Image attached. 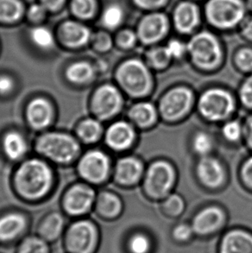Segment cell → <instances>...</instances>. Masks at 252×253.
Here are the masks:
<instances>
[{"instance_id": "7", "label": "cell", "mask_w": 252, "mask_h": 253, "mask_svg": "<svg viewBox=\"0 0 252 253\" xmlns=\"http://www.w3.org/2000/svg\"><path fill=\"white\" fill-rule=\"evenodd\" d=\"M199 106L207 119L219 120L226 118L232 112L233 101L228 92L220 89H211L201 96Z\"/></svg>"}, {"instance_id": "39", "label": "cell", "mask_w": 252, "mask_h": 253, "mask_svg": "<svg viewBox=\"0 0 252 253\" xmlns=\"http://www.w3.org/2000/svg\"><path fill=\"white\" fill-rule=\"evenodd\" d=\"M193 233H194V230L192 227L188 225L181 224L174 228L173 231V236L174 240H177L179 242H186L190 240Z\"/></svg>"}, {"instance_id": "41", "label": "cell", "mask_w": 252, "mask_h": 253, "mask_svg": "<svg viewBox=\"0 0 252 253\" xmlns=\"http://www.w3.org/2000/svg\"><path fill=\"white\" fill-rule=\"evenodd\" d=\"M93 43L98 50L106 51L111 48L112 40H111L109 35L101 32V33H98L96 35Z\"/></svg>"}, {"instance_id": "24", "label": "cell", "mask_w": 252, "mask_h": 253, "mask_svg": "<svg viewBox=\"0 0 252 253\" xmlns=\"http://www.w3.org/2000/svg\"><path fill=\"white\" fill-rule=\"evenodd\" d=\"M96 208L100 215L107 219H113L120 214L121 202L117 196L110 193H102L97 200Z\"/></svg>"}, {"instance_id": "21", "label": "cell", "mask_w": 252, "mask_h": 253, "mask_svg": "<svg viewBox=\"0 0 252 253\" xmlns=\"http://www.w3.org/2000/svg\"><path fill=\"white\" fill-rule=\"evenodd\" d=\"M198 174L201 181L209 187H217L224 179L221 165L213 158H205L198 165Z\"/></svg>"}, {"instance_id": "5", "label": "cell", "mask_w": 252, "mask_h": 253, "mask_svg": "<svg viewBox=\"0 0 252 253\" xmlns=\"http://www.w3.org/2000/svg\"><path fill=\"white\" fill-rule=\"evenodd\" d=\"M244 14L241 0H210L207 5L208 20L217 27H233L242 20Z\"/></svg>"}, {"instance_id": "30", "label": "cell", "mask_w": 252, "mask_h": 253, "mask_svg": "<svg viewBox=\"0 0 252 253\" xmlns=\"http://www.w3.org/2000/svg\"><path fill=\"white\" fill-rule=\"evenodd\" d=\"M101 130V126L98 121L86 120L78 127V135L85 143H93L99 139Z\"/></svg>"}, {"instance_id": "16", "label": "cell", "mask_w": 252, "mask_h": 253, "mask_svg": "<svg viewBox=\"0 0 252 253\" xmlns=\"http://www.w3.org/2000/svg\"><path fill=\"white\" fill-rule=\"evenodd\" d=\"M220 253H252V234L242 230L226 233L220 244Z\"/></svg>"}, {"instance_id": "22", "label": "cell", "mask_w": 252, "mask_h": 253, "mask_svg": "<svg viewBox=\"0 0 252 253\" xmlns=\"http://www.w3.org/2000/svg\"><path fill=\"white\" fill-rule=\"evenodd\" d=\"M174 24L179 31L188 33L197 25L199 13L197 7L191 3H181L174 11Z\"/></svg>"}, {"instance_id": "47", "label": "cell", "mask_w": 252, "mask_h": 253, "mask_svg": "<svg viewBox=\"0 0 252 253\" xmlns=\"http://www.w3.org/2000/svg\"><path fill=\"white\" fill-rule=\"evenodd\" d=\"M12 87H13L12 80L6 76L0 77V93L1 94L10 92Z\"/></svg>"}, {"instance_id": "31", "label": "cell", "mask_w": 252, "mask_h": 253, "mask_svg": "<svg viewBox=\"0 0 252 253\" xmlns=\"http://www.w3.org/2000/svg\"><path fill=\"white\" fill-rule=\"evenodd\" d=\"M31 40L35 44L41 48H51L54 45V38L50 31L43 27H38L31 31Z\"/></svg>"}, {"instance_id": "36", "label": "cell", "mask_w": 252, "mask_h": 253, "mask_svg": "<svg viewBox=\"0 0 252 253\" xmlns=\"http://www.w3.org/2000/svg\"><path fill=\"white\" fill-rule=\"evenodd\" d=\"M164 211L169 216H178L183 210L184 204L178 195H172L164 203Z\"/></svg>"}, {"instance_id": "23", "label": "cell", "mask_w": 252, "mask_h": 253, "mask_svg": "<svg viewBox=\"0 0 252 253\" xmlns=\"http://www.w3.org/2000/svg\"><path fill=\"white\" fill-rule=\"evenodd\" d=\"M142 173V165L132 158H124L117 165V179L125 184L133 183L138 180Z\"/></svg>"}, {"instance_id": "45", "label": "cell", "mask_w": 252, "mask_h": 253, "mask_svg": "<svg viewBox=\"0 0 252 253\" xmlns=\"http://www.w3.org/2000/svg\"><path fill=\"white\" fill-rule=\"evenodd\" d=\"M45 9L46 8L43 5H41V4H33V5H31L30 10H29L30 17H31V19H33V20H40L42 17H44Z\"/></svg>"}, {"instance_id": "17", "label": "cell", "mask_w": 252, "mask_h": 253, "mask_svg": "<svg viewBox=\"0 0 252 253\" xmlns=\"http://www.w3.org/2000/svg\"><path fill=\"white\" fill-rule=\"evenodd\" d=\"M27 118L29 123L35 129L45 128L51 122V106L45 99H34L28 106Z\"/></svg>"}, {"instance_id": "4", "label": "cell", "mask_w": 252, "mask_h": 253, "mask_svg": "<svg viewBox=\"0 0 252 253\" xmlns=\"http://www.w3.org/2000/svg\"><path fill=\"white\" fill-rule=\"evenodd\" d=\"M118 81L126 92L133 96L146 94L150 88V76L143 62L131 59L120 66Z\"/></svg>"}, {"instance_id": "14", "label": "cell", "mask_w": 252, "mask_h": 253, "mask_svg": "<svg viewBox=\"0 0 252 253\" xmlns=\"http://www.w3.org/2000/svg\"><path fill=\"white\" fill-rule=\"evenodd\" d=\"M26 228V219L19 213H9L0 218V247L19 239Z\"/></svg>"}, {"instance_id": "35", "label": "cell", "mask_w": 252, "mask_h": 253, "mask_svg": "<svg viewBox=\"0 0 252 253\" xmlns=\"http://www.w3.org/2000/svg\"><path fill=\"white\" fill-rule=\"evenodd\" d=\"M171 56L169 53L168 51L167 48H153L151 51L149 53V59L150 62L156 67L161 68L167 65L168 62H169Z\"/></svg>"}, {"instance_id": "20", "label": "cell", "mask_w": 252, "mask_h": 253, "mask_svg": "<svg viewBox=\"0 0 252 253\" xmlns=\"http://www.w3.org/2000/svg\"><path fill=\"white\" fill-rule=\"evenodd\" d=\"M64 219L60 213L54 212L46 217L38 227V236L48 244L58 240L64 233Z\"/></svg>"}, {"instance_id": "2", "label": "cell", "mask_w": 252, "mask_h": 253, "mask_svg": "<svg viewBox=\"0 0 252 253\" xmlns=\"http://www.w3.org/2000/svg\"><path fill=\"white\" fill-rule=\"evenodd\" d=\"M99 246V231L89 220L76 221L65 233L64 248L68 253H96Z\"/></svg>"}, {"instance_id": "34", "label": "cell", "mask_w": 252, "mask_h": 253, "mask_svg": "<svg viewBox=\"0 0 252 253\" xmlns=\"http://www.w3.org/2000/svg\"><path fill=\"white\" fill-rule=\"evenodd\" d=\"M123 19V11L117 5L108 7L103 14V24L109 29L116 28Z\"/></svg>"}, {"instance_id": "8", "label": "cell", "mask_w": 252, "mask_h": 253, "mask_svg": "<svg viewBox=\"0 0 252 253\" xmlns=\"http://www.w3.org/2000/svg\"><path fill=\"white\" fill-rule=\"evenodd\" d=\"M121 103V95L116 87L103 85L96 91L92 98V111L99 119L106 120L120 111Z\"/></svg>"}, {"instance_id": "40", "label": "cell", "mask_w": 252, "mask_h": 253, "mask_svg": "<svg viewBox=\"0 0 252 253\" xmlns=\"http://www.w3.org/2000/svg\"><path fill=\"white\" fill-rule=\"evenodd\" d=\"M223 133L229 140L235 141L240 137L241 127L236 121L229 122L223 128Z\"/></svg>"}, {"instance_id": "10", "label": "cell", "mask_w": 252, "mask_h": 253, "mask_svg": "<svg viewBox=\"0 0 252 253\" xmlns=\"http://www.w3.org/2000/svg\"><path fill=\"white\" fill-rule=\"evenodd\" d=\"M108 169V158L104 153L98 151L86 153L79 164V172L82 177L94 183H99L105 180Z\"/></svg>"}, {"instance_id": "32", "label": "cell", "mask_w": 252, "mask_h": 253, "mask_svg": "<svg viewBox=\"0 0 252 253\" xmlns=\"http://www.w3.org/2000/svg\"><path fill=\"white\" fill-rule=\"evenodd\" d=\"M72 10L77 17L89 18L92 17L95 10L94 0H73Z\"/></svg>"}, {"instance_id": "15", "label": "cell", "mask_w": 252, "mask_h": 253, "mask_svg": "<svg viewBox=\"0 0 252 253\" xmlns=\"http://www.w3.org/2000/svg\"><path fill=\"white\" fill-rule=\"evenodd\" d=\"M224 213L217 208H209L202 210L194 217L192 228L194 233L201 236L209 235L222 226L224 222Z\"/></svg>"}, {"instance_id": "29", "label": "cell", "mask_w": 252, "mask_h": 253, "mask_svg": "<svg viewBox=\"0 0 252 253\" xmlns=\"http://www.w3.org/2000/svg\"><path fill=\"white\" fill-rule=\"evenodd\" d=\"M23 13V6L17 0H0V20L12 23Z\"/></svg>"}, {"instance_id": "38", "label": "cell", "mask_w": 252, "mask_h": 253, "mask_svg": "<svg viewBox=\"0 0 252 253\" xmlns=\"http://www.w3.org/2000/svg\"><path fill=\"white\" fill-rule=\"evenodd\" d=\"M237 62L241 69L250 71L252 70V50L249 48L242 49L237 55Z\"/></svg>"}, {"instance_id": "50", "label": "cell", "mask_w": 252, "mask_h": 253, "mask_svg": "<svg viewBox=\"0 0 252 253\" xmlns=\"http://www.w3.org/2000/svg\"><path fill=\"white\" fill-rule=\"evenodd\" d=\"M246 135L248 144L252 148V117L250 118L248 121H247V123H246Z\"/></svg>"}, {"instance_id": "43", "label": "cell", "mask_w": 252, "mask_h": 253, "mask_svg": "<svg viewBox=\"0 0 252 253\" xmlns=\"http://www.w3.org/2000/svg\"><path fill=\"white\" fill-rule=\"evenodd\" d=\"M166 48L171 57H181L185 52L184 44L178 40L169 42Z\"/></svg>"}, {"instance_id": "19", "label": "cell", "mask_w": 252, "mask_h": 253, "mask_svg": "<svg viewBox=\"0 0 252 253\" xmlns=\"http://www.w3.org/2000/svg\"><path fill=\"white\" fill-rule=\"evenodd\" d=\"M62 41L69 47L77 48L85 45L91 33L87 28L75 22H67L61 28Z\"/></svg>"}, {"instance_id": "42", "label": "cell", "mask_w": 252, "mask_h": 253, "mask_svg": "<svg viewBox=\"0 0 252 253\" xmlns=\"http://www.w3.org/2000/svg\"><path fill=\"white\" fill-rule=\"evenodd\" d=\"M240 96L245 105L252 107V76L243 85Z\"/></svg>"}, {"instance_id": "49", "label": "cell", "mask_w": 252, "mask_h": 253, "mask_svg": "<svg viewBox=\"0 0 252 253\" xmlns=\"http://www.w3.org/2000/svg\"><path fill=\"white\" fill-rule=\"evenodd\" d=\"M64 1L65 0H42V3L45 8L55 10L62 6Z\"/></svg>"}, {"instance_id": "51", "label": "cell", "mask_w": 252, "mask_h": 253, "mask_svg": "<svg viewBox=\"0 0 252 253\" xmlns=\"http://www.w3.org/2000/svg\"><path fill=\"white\" fill-rule=\"evenodd\" d=\"M243 32L246 37L252 39V18L245 24L243 27Z\"/></svg>"}, {"instance_id": "9", "label": "cell", "mask_w": 252, "mask_h": 253, "mask_svg": "<svg viewBox=\"0 0 252 253\" xmlns=\"http://www.w3.org/2000/svg\"><path fill=\"white\" fill-rule=\"evenodd\" d=\"M174 181V171L165 162H157L151 165L147 173V191L155 197L166 195Z\"/></svg>"}, {"instance_id": "28", "label": "cell", "mask_w": 252, "mask_h": 253, "mask_svg": "<svg viewBox=\"0 0 252 253\" xmlns=\"http://www.w3.org/2000/svg\"><path fill=\"white\" fill-rule=\"evenodd\" d=\"M16 253H51V250L50 245L38 235L24 238L17 245Z\"/></svg>"}, {"instance_id": "11", "label": "cell", "mask_w": 252, "mask_h": 253, "mask_svg": "<svg viewBox=\"0 0 252 253\" xmlns=\"http://www.w3.org/2000/svg\"><path fill=\"white\" fill-rule=\"evenodd\" d=\"M191 100L192 94L188 89L185 87L173 89L162 99L161 112L168 120H176L188 111Z\"/></svg>"}, {"instance_id": "25", "label": "cell", "mask_w": 252, "mask_h": 253, "mask_svg": "<svg viewBox=\"0 0 252 253\" xmlns=\"http://www.w3.org/2000/svg\"><path fill=\"white\" fill-rule=\"evenodd\" d=\"M3 151L11 160L22 158L27 150L26 142L24 137L17 132H10L3 138Z\"/></svg>"}, {"instance_id": "46", "label": "cell", "mask_w": 252, "mask_h": 253, "mask_svg": "<svg viewBox=\"0 0 252 253\" xmlns=\"http://www.w3.org/2000/svg\"><path fill=\"white\" fill-rule=\"evenodd\" d=\"M134 1L141 8L151 9V8L160 6L164 3L165 0H134Z\"/></svg>"}, {"instance_id": "26", "label": "cell", "mask_w": 252, "mask_h": 253, "mask_svg": "<svg viewBox=\"0 0 252 253\" xmlns=\"http://www.w3.org/2000/svg\"><path fill=\"white\" fill-rule=\"evenodd\" d=\"M129 116L140 126H148L156 119V111L149 103H139L130 109Z\"/></svg>"}, {"instance_id": "52", "label": "cell", "mask_w": 252, "mask_h": 253, "mask_svg": "<svg viewBox=\"0 0 252 253\" xmlns=\"http://www.w3.org/2000/svg\"><path fill=\"white\" fill-rule=\"evenodd\" d=\"M248 4H249L250 8L252 10V0H248Z\"/></svg>"}, {"instance_id": "12", "label": "cell", "mask_w": 252, "mask_h": 253, "mask_svg": "<svg viewBox=\"0 0 252 253\" xmlns=\"http://www.w3.org/2000/svg\"><path fill=\"white\" fill-rule=\"evenodd\" d=\"M94 200L92 188L85 185H77L72 188L64 199V209L68 214L81 216L88 212Z\"/></svg>"}, {"instance_id": "44", "label": "cell", "mask_w": 252, "mask_h": 253, "mask_svg": "<svg viewBox=\"0 0 252 253\" xmlns=\"http://www.w3.org/2000/svg\"><path fill=\"white\" fill-rule=\"evenodd\" d=\"M136 41V36L132 31H124L119 35L118 42L124 48L131 47Z\"/></svg>"}, {"instance_id": "27", "label": "cell", "mask_w": 252, "mask_h": 253, "mask_svg": "<svg viewBox=\"0 0 252 253\" xmlns=\"http://www.w3.org/2000/svg\"><path fill=\"white\" fill-rule=\"evenodd\" d=\"M93 69L87 62H77L70 66L67 70V77L72 83L83 84L92 79Z\"/></svg>"}, {"instance_id": "13", "label": "cell", "mask_w": 252, "mask_h": 253, "mask_svg": "<svg viewBox=\"0 0 252 253\" xmlns=\"http://www.w3.org/2000/svg\"><path fill=\"white\" fill-rule=\"evenodd\" d=\"M167 30L168 20L164 14H151L141 21L138 37L144 43H151L163 38Z\"/></svg>"}, {"instance_id": "1", "label": "cell", "mask_w": 252, "mask_h": 253, "mask_svg": "<svg viewBox=\"0 0 252 253\" xmlns=\"http://www.w3.org/2000/svg\"><path fill=\"white\" fill-rule=\"evenodd\" d=\"M17 191L31 200L41 198L49 190L52 173L43 162L32 159L21 165L16 174Z\"/></svg>"}, {"instance_id": "48", "label": "cell", "mask_w": 252, "mask_h": 253, "mask_svg": "<svg viewBox=\"0 0 252 253\" xmlns=\"http://www.w3.org/2000/svg\"><path fill=\"white\" fill-rule=\"evenodd\" d=\"M243 174H244V177L247 181V183H249L251 186H252V158L246 162L244 169H243Z\"/></svg>"}, {"instance_id": "3", "label": "cell", "mask_w": 252, "mask_h": 253, "mask_svg": "<svg viewBox=\"0 0 252 253\" xmlns=\"http://www.w3.org/2000/svg\"><path fill=\"white\" fill-rule=\"evenodd\" d=\"M37 150L56 163L66 164L74 160L80 151L74 137L63 133H48L38 141Z\"/></svg>"}, {"instance_id": "37", "label": "cell", "mask_w": 252, "mask_h": 253, "mask_svg": "<svg viewBox=\"0 0 252 253\" xmlns=\"http://www.w3.org/2000/svg\"><path fill=\"white\" fill-rule=\"evenodd\" d=\"M194 147L195 151L200 154H207L211 150V139L208 134L204 132L198 133L194 140Z\"/></svg>"}, {"instance_id": "33", "label": "cell", "mask_w": 252, "mask_h": 253, "mask_svg": "<svg viewBox=\"0 0 252 253\" xmlns=\"http://www.w3.org/2000/svg\"><path fill=\"white\" fill-rule=\"evenodd\" d=\"M151 245L148 237L142 233H136L129 240L128 249L130 253H149Z\"/></svg>"}, {"instance_id": "6", "label": "cell", "mask_w": 252, "mask_h": 253, "mask_svg": "<svg viewBox=\"0 0 252 253\" xmlns=\"http://www.w3.org/2000/svg\"><path fill=\"white\" fill-rule=\"evenodd\" d=\"M188 49L194 62L207 69L216 65L220 57L218 41L208 32H201L194 36L188 43Z\"/></svg>"}, {"instance_id": "18", "label": "cell", "mask_w": 252, "mask_h": 253, "mask_svg": "<svg viewBox=\"0 0 252 253\" xmlns=\"http://www.w3.org/2000/svg\"><path fill=\"white\" fill-rule=\"evenodd\" d=\"M133 139V129L126 122L113 124L106 133V143L115 150H123L129 147Z\"/></svg>"}]
</instances>
